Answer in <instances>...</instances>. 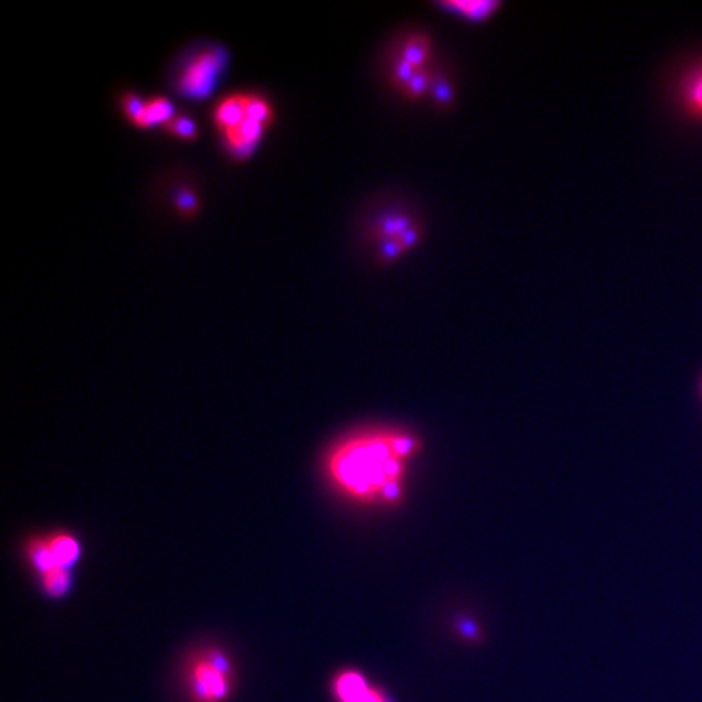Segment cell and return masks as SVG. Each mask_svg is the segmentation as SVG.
I'll return each instance as SVG.
<instances>
[{"instance_id": "8992f818", "label": "cell", "mask_w": 702, "mask_h": 702, "mask_svg": "<svg viewBox=\"0 0 702 702\" xmlns=\"http://www.w3.org/2000/svg\"><path fill=\"white\" fill-rule=\"evenodd\" d=\"M379 262H394L405 256L421 238L420 221L403 208H386L376 213L368 228Z\"/></svg>"}, {"instance_id": "277c9868", "label": "cell", "mask_w": 702, "mask_h": 702, "mask_svg": "<svg viewBox=\"0 0 702 702\" xmlns=\"http://www.w3.org/2000/svg\"><path fill=\"white\" fill-rule=\"evenodd\" d=\"M431 65V41L428 36L413 33L400 41L390 61V77L395 88L416 98L423 93H431L438 87L439 80L429 70Z\"/></svg>"}, {"instance_id": "6da1fadb", "label": "cell", "mask_w": 702, "mask_h": 702, "mask_svg": "<svg viewBox=\"0 0 702 702\" xmlns=\"http://www.w3.org/2000/svg\"><path fill=\"white\" fill-rule=\"evenodd\" d=\"M415 451L416 441L407 434H353L330 449L325 475L338 493L353 501L394 503L402 494L405 468Z\"/></svg>"}, {"instance_id": "8fae6325", "label": "cell", "mask_w": 702, "mask_h": 702, "mask_svg": "<svg viewBox=\"0 0 702 702\" xmlns=\"http://www.w3.org/2000/svg\"><path fill=\"white\" fill-rule=\"evenodd\" d=\"M681 98L689 113L702 117V69L696 70L686 78L681 90Z\"/></svg>"}, {"instance_id": "7c38bea8", "label": "cell", "mask_w": 702, "mask_h": 702, "mask_svg": "<svg viewBox=\"0 0 702 702\" xmlns=\"http://www.w3.org/2000/svg\"><path fill=\"white\" fill-rule=\"evenodd\" d=\"M166 134L171 135L174 139L182 140V142H194L199 137V126L197 122L187 114L176 113V116L163 127Z\"/></svg>"}, {"instance_id": "3957f363", "label": "cell", "mask_w": 702, "mask_h": 702, "mask_svg": "<svg viewBox=\"0 0 702 702\" xmlns=\"http://www.w3.org/2000/svg\"><path fill=\"white\" fill-rule=\"evenodd\" d=\"M230 62V54L221 44L205 43L195 46L181 57L174 70L173 90L182 98L204 101L217 90Z\"/></svg>"}, {"instance_id": "30bf717a", "label": "cell", "mask_w": 702, "mask_h": 702, "mask_svg": "<svg viewBox=\"0 0 702 702\" xmlns=\"http://www.w3.org/2000/svg\"><path fill=\"white\" fill-rule=\"evenodd\" d=\"M441 9L449 10L459 15V17L467 18L470 22H483L486 18L491 17L493 12L499 7V2H444Z\"/></svg>"}, {"instance_id": "52a82bcc", "label": "cell", "mask_w": 702, "mask_h": 702, "mask_svg": "<svg viewBox=\"0 0 702 702\" xmlns=\"http://www.w3.org/2000/svg\"><path fill=\"white\" fill-rule=\"evenodd\" d=\"M26 558L38 577L52 571H72L82 555V546L70 533L56 532L26 542Z\"/></svg>"}, {"instance_id": "ba28073f", "label": "cell", "mask_w": 702, "mask_h": 702, "mask_svg": "<svg viewBox=\"0 0 702 702\" xmlns=\"http://www.w3.org/2000/svg\"><path fill=\"white\" fill-rule=\"evenodd\" d=\"M332 691L337 702H394L386 691L371 685L366 676L356 670L338 673Z\"/></svg>"}, {"instance_id": "9c48e42d", "label": "cell", "mask_w": 702, "mask_h": 702, "mask_svg": "<svg viewBox=\"0 0 702 702\" xmlns=\"http://www.w3.org/2000/svg\"><path fill=\"white\" fill-rule=\"evenodd\" d=\"M176 116V109L166 96H148L143 98L142 116L135 129L150 130L163 127Z\"/></svg>"}, {"instance_id": "5bb4252c", "label": "cell", "mask_w": 702, "mask_h": 702, "mask_svg": "<svg viewBox=\"0 0 702 702\" xmlns=\"http://www.w3.org/2000/svg\"><path fill=\"white\" fill-rule=\"evenodd\" d=\"M701 394H702V382H701Z\"/></svg>"}, {"instance_id": "5b68a950", "label": "cell", "mask_w": 702, "mask_h": 702, "mask_svg": "<svg viewBox=\"0 0 702 702\" xmlns=\"http://www.w3.org/2000/svg\"><path fill=\"white\" fill-rule=\"evenodd\" d=\"M186 685L195 702H223L234 688V668L220 649L195 652L187 663Z\"/></svg>"}, {"instance_id": "4fadbf2b", "label": "cell", "mask_w": 702, "mask_h": 702, "mask_svg": "<svg viewBox=\"0 0 702 702\" xmlns=\"http://www.w3.org/2000/svg\"><path fill=\"white\" fill-rule=\"evenodd\" d=\"M173 205L179 217L194 218L200 208L199 195L191 187H181L174 192Z\"/></svg>"}, {"instance_id": "7a4b0ae2", "label": "cell", "mask_w": 702, "mask_h": 702, "mask_svg": "<svg viewBox=\"0 0 702 702\" xmlns=\"http://www.w3.org/2000/svg\"><path fill=\"white\" fill-rule=\"evenodd\" d=\"M275 122L272 101L257 91H234L215 103L212 124L221 147L234 161H246L257 152Z\"/></svg>"}]
</instances>
